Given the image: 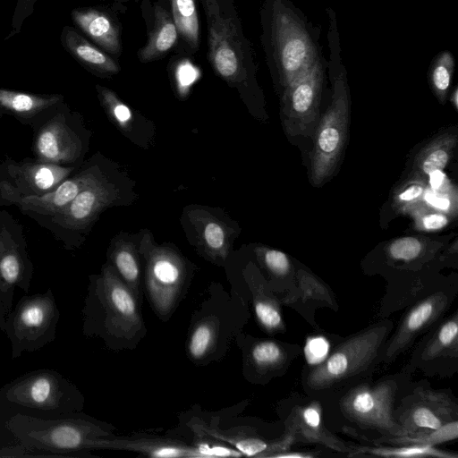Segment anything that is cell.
Instances as JSON below:
<instances>
[{
    "label": "cell",
    "mask_w": 458,
    "mask_h": 458,
    "mask_svg": "<svg viewBox=\"0 0 458 458\" xmlns=\"http://www.w3.org/2000/svg\"><path fill=\"white\" fill-rule=\"evenodd\" d=\"M260 42L280 93L309 72L323 54L320 28L290 0H263Z\"/></svg>",
    "instance_id": "1"
},
{
    "label": "cell",
    "mask_w": 458,
    "mask_h": 458,
    "mask_svg": "<svg viewBox=\"0 0 458 458\" xmlns=\"http://www.w3.org/2000/svg\"><path fill=\"white\" fill-rule=\"evenodd\" d=\"M326 12L329 21L327 66L332 95L331 102L315 130L310 155V179L314 186L325 183L339 164L347 140L350 112V90L341 58L336 13L330 7H327Z\"/></svg>",
    "instance_id": "2"
},
{
    "label": "cell",
    "mask_w": 458,
    "mask_h": 458,
    "mask_svg": "<svg viewBox=\"0 0 458 458\" xmlns=\"http://www.w3.org/2000/svg\"><path fill=\"white\" fill-rule=\"evenodd\" d=\"M208 30V60L214 72L241 92H256L257 65L233 0H199Z\"/></svg>",
    "instance_id": "3"
},
{
    "label": "cell",
    "mask_w": 458,
    "mask_h": 458,
    "mask_svg": "<svg viewBox=\"0 0 458 458\" xmlns=\"http://www.w3.org/2000/svg\"><path fill=\"white\" fill-rule=\"evenodd\" d=\"M392 328V321L385 319L344 338L322 362L309 368L304 388L309 393H326L371 371L380 361Z\"/></svg>",
    "instance_id": "4"
},
{
    "label": "cell",
    "mask_w": 458,
    "mask_h": 458,
    "mask_svg": "<svg viewBox=\"0 0 458 458\" xmlns=\"http://www.w3.org/2000/svg\"><path fill=\"white\" fill-rule=\"evenodd\" d=\"M403 375L402 378L386 377L349 388L338 401L341 413L359 429L377 432L379 437L402 436L394 410Z\"/></svg>",
    "instance_id": "5"
},
{
    "label": "cell",
    "mask_w": 458,
    "mask_h": 458,
    "mask_svg": "<svg viewBox=\"0 0 458 458\" xmlns=\"http://www.w3.org/2000/svg\"><path fill=\"white\" fill-rule=\"evenodd\" d=\"M327 60L322 55L314 66L281 92L284 131L291 136H308L318 118Z\"/></svg>",
    "instance_id": "6"
},
{
    "label": "cell",
    "mask_w": 458,
    "mask_h": 458,
    "mask_svg": "<svg viewBox=\"0 0 458 458\" xmlns=\"http://www.w3.org/2000/svg\"><path fill=\"white\" fill-rule=\"evenodd\" d=\"M394 416L403 430L402 436L428 433L458 420V404L445 390L416 387L394 407Z\"/></svg>",
    "instance_id": "7"
},
{
    "label": "cell",
    "mask_w": 458,
    "mask_h": 458,
    "mask_svg": "<svg viewBox=\"0 0 458 458\" xmlns=\"http://www.w3.org/2000/svg\"><path fill=\"white\" fill-rule=\"evenodd\" d=\"M455 293L436 290L416 301L402 318L394 335L387 338L379 363L390 364L394 361L419 336L437 325L451 306Z\"/></svg>",
    "instance_id": "8"
},
{
    "label": "cell",
    "mask_w": 458,
    "mask_h": 458,
    "mask_svg": "<svg viewBox=\"0 0 458 458\" xmlns=\"http://www.w3.org/2000/svg\"><path fill=\"white\" fill-rule=\"evenodd\" d=\"M146 286L156 312L167 317L182 292L186 270L182 259L166 249H154L146 255Z\"/></svg>",
    "instance_id": "9"
},
{
    "label": "cell",
    "mask_w": 458,
    "mask_h": 458,
    "mask_svg": "<svg viewBox=\"0 0 458 458\" xmlns=\"http://www.w3.org/2000/svg\"><path fill=\"white\" fill-rule=\"evenodd\" d=\"M98 446L140 453L149 457H217L242 456L238 450L218 444L199 443L196 445L162 437H114L93 442Z\"/></svg>",
    "instance_id": "10"
},
{
    "label": "cell",
    "mask_w": 458,
    "mask_h": 458,
    "mask_svg": "<svg viewBox=\"0 0 458 458\" xmlns=\"http://www.w3.org/2000/svg\"><path fill=\"white\" fill-rule=\"evenodd\" d=\"M72 167L43 161H23L11 164L8 174L13 184H2L3 196L7 199L28 195H42L56 188L69 177Z\"/></svg>",
    "instance_id": "11"
},
{
    "label": "cell",
    "mask_w": 458,
    "mask_h": 458,
    "mask_svg": "<svg viewBox=\"0 0 458 458\" xmlns=\"http://www.w3.org/2000/svg\"><path fill=\"white\" fill-rule=\"evenodd\" d=\"M103 282L110 330L118 336H132L142 327L137 298L113 267L106 268Z\"/></svg>",
    "instance_id": "12"
},
{
    "label": "cell",
    "mask_w": 458,
    "mask_h": 458,
    "mask_svg": "<svg viewBox=\"0 0 458 458\" xmlns=\"http://www.w3.org/2000/svg\"><path fill=\"white\" fill-rule=\"evenodd\" d=\"M122 6V4H113L109 6L76 8L71 15L76 26L96 46L113 57H119L123 47L118 12Z\"/></svg>",
    "instance_id": "13"
},
{
    "label": "cell",
    "mask_w": 458,
    "mask_h": 458,
    "mask_svg": "<svg viewBox=\"0 0 458 458\" xmlns=\"http://www.w3.org/2000/svg\"><path fill=\"white\" fill-rule=\"evenodd\" d=\"M140 6L148 38L137 57L141 63H149L164 58L176 46L178 32L167 0H143Z\"/></svg>",
    "instance_id": "14"
},
{
    "label": "cell",
    "mask_w": 458,
    "mask_h": 458,
    "mask_svg": "<svg viewBox=\"0 0 458 458\" xmlns=\"http://www.w3.org/2000/svg\"><path fill=\"white\" fill-rule=\"evenodd\" d=\"M284 423L285 429L293 435L296 444L321 445L340 453L352 450L326 428L322 407L316 400L293 405Z\"/></svg>",
    "instance_id": "15"
},
{
    "label": "cell",
    "mask_w": 458,
    "mask_h": 458,
    "mask_svg": "<svg viewBox=\"0 0 458 458\" xmlns=\"http://www.w3.org/2000/svg\"><path fill=\"white\" fill-rule=\"evenodd\" d=\"M451 359H458L457 311L428 331L403 372L408 374L414 369L427 370L429 366Z\"/></svg>",
    "instance_id": "16"
},
{
    "label": "cell",
    "mask_w": 458,
    "mask_h": 458,
    "mask_svg": "<svg viewBox=\"0 0 458 458\" xmlns=\"http://www.w3.org/2000/svg\"><path fill=\"white\" fill-rule=\"evenodd\" d=\"M113 198V189L103 183L97 176L63 210L53 216V220L65 228H84L112 201Z\"/></svg>",
    "instance_id": "17"
},
{
    "label": "cell",
    "mask_w": 458,
    "mask_h": 458,
    "mask_svg": "<svg viewBox=\"0 0 458 458\" xmlns=\"http://www.w3.org/2000/svg\"><path fill=\"white\" fill-rule=\"evenodd\" d=\"M35 152L39 161L60 165L76 160L80 145L63 119L56 116L39 131L35 141Z\"/></svg>",
    "instance_id": "18"
},
{
    "label": "cell",
    "mask_w": 458,
    "mask_h": 458,
    "mask_svg": "<svg viewBox=\"0 0 458 458\" xmlns=\"http://www.w3.org/2000/svg\"><path fill=\"white\" fill-rule=\"evenodd\" d=\"M96 177L90 171H85L74 177L66 178L56 188L42 195H28L10 199L19 204L23 210L53 216L63 210Z\"/></svg>",
    "instance_id": "19"
},
{
    "label": "cell",
    "mask_w": 458,
    "mask_h": 458,
    "mask_svg": "<svg viewBox=\"0 0 458 458\" xmlns=\"http://www.w3.org/2000/svg\"><path fill=\"white\" fill-rule=\"evenodd\" d=\"M61 42L67 52L94 74L110 77L121 71L119 63L112 55L89 42L72 27L63 28Z\"/></svg>",
    "instance_id": "20"
},
{
    "label": "cell",
    "mask_w": 458,
    "mask_h": 458,
    "mask_svg": "<svg viewBox=\"0 0 458 458\" xmlns=\"http://www.w3.org/2000/svg\"><path fill=\"white\" fill-rule=\"evenodd\" d=\"M293 309L330 307L337 310L336 299L327 284L305 269L295 272V281L292 289L286 292L280 301Z\"/></svg>",
    "instance_id": "21"
},
{
    "label": "cell",
    "mask_w": 458,
    "mask_h": 458,
    "mask_svg": "<svg viewBox=\"0 0 458 458\" xmlns=\"http://www.w3.org/2000/svg\"><path fill=\"white\" fill-rule=\"evenodd\" d=\"M457 140L455 132H447L427 144L414 159L412 176L427 180L432 173L445 168L453 157Z\"/></svg>",
    "instance_id": "22"
},
{
    "label": "cell",
    "mask_w": 458,
    "mask_h": 458,
    "mask_svg": "<svg viewBox=\"0 0 458 458\" xmlns=\"http://www.w3.org/2000/svg\"><path fill=\"white\" fill-rule=\"evenodd\" d=\"M182 51L194 55L199 47V20L196 0H167Z\"/></svg>",
    "instance_id": "23"
},
{
    "label": "cell",
    "mask_w": 458,
    "mask_h": 458,
    "mask_svg": "<svg viewBox=\"0 0 458 458\" xmlns=\"http://www.w3.org/2000/svg\"><path fill=\"white\" fill-rule=\"evenodd\" d=\"M299 352L297 345L261 340L252 345L250 359L254 368L260 373L278 372L286 368Z\"/></svg>",
    "instance_id": "24"
},
{
    "label": "cell",
    "mask_w": 458,
    "mask_h": 458,
    "mask_svg": "<svg viewBox=\"0 0 458 458\" xmlns=\"http://www.w3.org/2000/svg\"><path fill=\"white\" fill-rule=\"evenodd\" d=\"M61 95H38L0 89V108L21 117L33 116L61 102Z\"/></svg>",
    "instance_id": "25"
},
{
    "label": "cell",
    "mask_w": 458,
    "mask_h": 458,
    "mask_svg": "<svg viewBox=\"0 0 458 458\" xmlns=\"http://www.w3.org/2000/svg\"><path fill=\"white\" fill-rule=\"evenodd\" d=\"M441 243L417 236H404L391 241L386 247L387 259L403 265H415L431 258Z\"/></svg>",
    "instance_id": "26"
},
{
    "label": "cell",
    "mask_w": 458,
    "mask_h": 458,
    "mask_svg": "<svg viewBox=\"0 0 458 458\" xmlns=\"http://www.w3.org/2000/svg\"><path fill=\"white\" fill-rule=\"evenodd\" d=\"M349 456H380L387 458H457V454L445 452L435 446H415V445H391L369 447L361 446L352 449Z\"/></svg>",
    "instance_id": "27"
},
{
    "label": "cell",
    "mask_w": 458,
    "mask_h": 458,
    "mask_svg": "<svg viewBox=\"0 0 458 458\" xmlns=\"http://www.w3.org/2000/svg\"><path fill=\"white\" fill-rule=\"evenodd\" d=\"M196 430L205 432L207 435L217 438L223 442L233 445L242 455L266 457L271 442L263 440L258 437L244 435L240 431H221L206 424H196Z\"/></svg>",
    "instance_id": "28"
},
{
    "label": "cell",
    "mask_w": 458,
    "mask_h": 458,
    "mask_svg": "<svg viewBox=\"0 0 458 458\" xmlns=\"http://www.w3.org/2000/svg\"><path fill=\"white\" fill-rule=\"evenodd\" d=\"M253 293L254 311L259 325L269 333L284 331L280 301L270 290H266L262 286L253 290Z\"/></svg>",
    "instance_id": "29"
},
{
    "label": "cell",
    "mask_w": 458,
    "mask_h": 458,
    "mask_svg": "<svg viewBox=\"0 0 458 458\" xmlns=\"http://www.w3.org/2000/svg\"><path fill=\"white\" fill-rule=\"evenodd\" d=\"M457 437L458 420L448 422L428 433L414 436L377 437V439L372 440V442L377 445L378 444H387L389 445L436 446L437 445L454 440Z\"/></svg>",
    "instance_id": "30"
},
{
    "label": "cell",
    "mask_w": 458,
    "mask_h": 458,
    "mask_svg": "<svg viewBox=\"0 0 458 458\" xmlns=\"http://www.w3.org/2000/svg\"><path fill=\"white\" fill-rule=\"evenodd\" d=\"M454 71V58L449 51H441L435 55L428 68V83L442 104L446 100Z\"/></svg>",
    "instance_id": "31"
},
{
    "label": "cell",
    "mask_w": 458,
    "mask_h": 458,
    "mask_svg": "<svg viewBox=\"0 0 458 458\" xmlns=\"http://www.w3.org/2000/svg\"><path fill=\"white\" fill-rule=\"evenodd\" d=\"M114 262L123 281L138 300L140 295V290H139L140 269L132 247L128 244L117 247L114 252Z\"/></svg>",
    "instance_id": "32"
},
{
    "label": "cell",
    "mask_w": 458,
    "mask_h": 458,
    "mask_svg": "<svg viewBox=\"0 0 458 458\" xmlns=\"http://www.w3.org/2000/svg\"><path fill=\"white\" fill-rule=\"evenodd\" d=\"M412 221L414 228L420 232H436L445 227L453 218L446 213L437 210L423 201L419 202L407 210Z\"/></svg>",
    "instance_id": "33"
},
{
    "label": "cell",
    "mask_w": 458,
    "mask_h": 458,
    "mask_svg": "<svg viewBox=\"0 0 458 458\" xmlns=\"http://www.w3.org/2000/svg\"><path fill=\"white\" fill-rule=\"evenodd\" d=\"M427 189V180L412 176L394 192L393 197L394 209L405 214L409 208L422 201Z\"/></svg>",
    "instance_id": "34"
},
{
    "label": "cell",
    "mask_w": 458,
    "mask_h": 458,
    "mask_svg": "<svg viewBox=\"0 0 458 458\" xmlns=\"http://www.w3.org/2000/svg\"><path fill=\"white\" fill-rule=\"evenodd\" d=\"M258 256L266 269L275 279H295L293 265L284 252L262 248L258 250Z\"/></svg>",
    "instance_id": "35"
},
{
    "label": "cell",
    "mask_w": 458,
    "mask_h": 458,
    "mask_svg": "<svg viewBox=\"0 0 458 458\" xmlns=\"http://www.w3.org/2000/svg\"><path fill=\"white\" fill-rule=\"evenodd\" d=\"M216 330L209 321L199 322L192 330L189 342L188 352L195 360L204 358L215 343Z\"/></svg>",
    "instance_id": "36"
},
{
    "label": "cell",
    "mask_w": 458,
    "mask_h": 458,
    "mask_svg": "<svg viewBox=\"0 0 458 458\" xmlns=\"http://www.w3.org/2000/svg\"><path fill=\"white\" fill-rule=\"evenodd\" d=\"M422 201L428 206L455 217L457 212V191L451 187L444 191L427 189Z\"/></svg>",
    "instance_id": "37"
},
{
    "label": "cell",
    "mask_w": 458,
    "mask_h": 458,
    "mask_svg": "<svg viewBox=\"0 0 458 458\" xmlns=\"http://www.w3.org/2000/svg\"><path fill=\"white\" fill-rule=\"evenodd\" d=\"M330 352V342L325 335H313L306 339L304 355L307 365L315 366L322 362Z\"/></svg>",
    "instance_id": "38"
},
{
    "label": "cell",
    "mask_w": 458,
    "mask_h": 458,
    "mask_svg": "<svg viewBox=\"0 0 458 458\" xmlns=\"http://www.w3.org/2000/svg\"><path fill=\"white\" fill-rule=\"evenodd\" d=\"M52 443L59 447L72 449L78 447L83 440L82 432L72 426L63 425L55 428L50 436Z\"/></svg>",
    "instance_id": "39"
},
{
    "label": "cell",
    "mask_w": 458,
    "mask_h": 458,
    "mask_svg": "<svg viewBox=\"0 0 458 458\" xmlns=\"http://www.w3.org/2000/svg\"><path fill=\"white\" fill-rule=\"evenodd\" d=\"M204 241L209 250L216 255L225 256V234L223 227L216 222H208L203 232Z\"/></svg>",
    "instance_id": "40"
},
{
    "label": "cell",
    "mask_w": 458,
    "mask_h": 458,
    "mask_svg": "<svg viewBox=\"0 0 458 458\" xmlns=\"http://www.w3.org/2000/svg\"><path fill=\"white\" fill-rule=\"evenodd\" d=\"M0 255V276L9 283H14L21 273V262L16 253L12 249L4 248Z\"/></svg>",
    "instance_id": "41"
},
{
    "label": "cell",
    "mask_w": 458,
    "mask_h": 458,
    "mask_svg": "<svg viewBox=\"0 0 458 458\" xmlns=\"http://www.w3.org/2000/svg\"><path fill=\"white\" fill-rule=\"evenodd\" d=\"M38 0H17L12 20V30L6 38L18 34L22 27L23 21L34 11V6Z\"/></svg>",
    "instance_id": "42"
},
{
    "label": "cell",
    "mask_w": 458,
    "mask_h": 458,
    "mask_svg": "<svg viewBox=\"0 0 458 458\" xmlns=\"http://www.w3.org/2000/svg\"><path fill=\"white\" fill-rule=\"evenodd\" d=\"M52 392V384L46 377H39L33 381L30 386V394L31 399L38 403H45Z\"/></svg>",
    "instance_id": "43"
},
{
    "label": "cell",
    "mask_w": 458,
    "mask_h": 458,
    "mask_svg": "<svg viewBox=\"0 0 458 458\" xmlns=\"http://www.w3.org/2000/svg\"><path fill=\"white\" fill-rule=\"evenodd\" d=\"M45 318V311L39 305H30L25 308L21 314L23 325L30 327H37L42 325Z\"/></svg>",
    "instance_id": "44"
},
{
    "label": "cell",
    "mask_w": 458,
    "mask_h": 458,
    "mask_svg": "<svg viewBox=\"0 0 458 458\" xmlns=\"http://www.w3.org/2000/svg\"><path fill=\"white\" fill-rule=\"evenodd\" d=\"M190 64H183L178 70V81L182 87H188L196 79V72Z\"/></svg>",
    "instance_id": "45"
},
{
    "label": "cell",
    "mask_w": 458,
    "mask_h": 458,
    "mask_svg": "<svg viewBox=\"0 0 458 458\" xmlns=\"http://www.w3.org/2000/svg\"><path fill=\"white\" fill-rule=\"evenodd\" d=\"M451 102L454 106L455 109L458 108V89L457 87L454 88V91L451 94Z\"/></svg>",
    "instance_id": "46"
},
{
    "label": "cell",
    "mask_w": 458,
    "mask_h": 458,
    "mask_svg": "<svg viewBox=\"0 0 458 458\" xmlns=\"http://www.w3.org/2000/svg\"><path fill=\"white\" fill-rule=\"evenodd\" d=\"M99 1H106V2H112L113 4H123L124 2L131 1V0H99ZM137 1V0H133Z\"/></svg>",
    "instance_id": "47"
}]
</instances>
